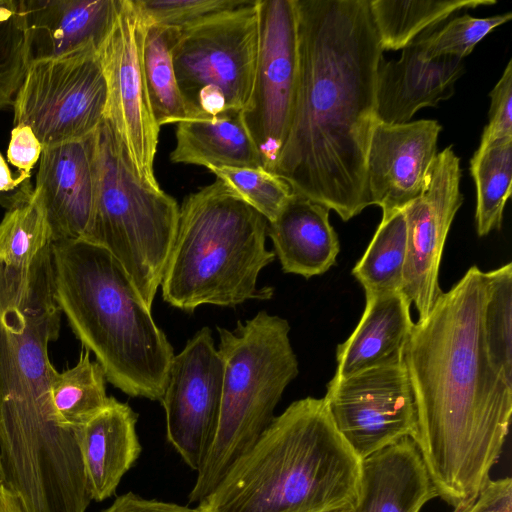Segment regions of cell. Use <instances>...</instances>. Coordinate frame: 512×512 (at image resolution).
<instances>
[{"label":"cell","instance_id":"6da1fadb","mask_svg":"<svg viewBox=\"0 0 512 512\" xmlns=\"http://www.w3.org/2000/svg\"><path fill=\"white\" fill-rule=\"evenodd\" d=\"M298 83L272 172L348 221L371 205L366 158L383 49L370 0H295Z\"/></svg>","mask_w":512,"mask_h":512},{"label":"cell","instance_id":"7a4b0ae2","mask_svg":"<svg viewBox=\"0 0 512 512\" xmlns=\"http://www.w3.org/2000/svg\"><path fill=\"white\" fill-rule=\"evenodd\" d=\"M486 272L471 266L414 323L403 362L418 415L416 444L437 494L474 500L497 462L512 413V378L493 363L483 327Z\"/></svg>","mask_w":512,"mask_h":512},{"label":"cell","instance_id":"3957f363","mask_svg":"<svg viewBox=\"0 0 512 512\" xmlns=\"http://www.w3.org/2000/svg\"><path fill=\"white\" fill-rule=\"evenodd\" d=\"M60 324L51 244L27 267L0 264V463L23 512H78L91 500L78 431L58 425L51 401Z\"/></svg>","mask_w":512,"mask_h":512},{"label":"cell","instance_id":"277c9868","mask_svg":"<svg viewBox=\"0 0 512 512\" xmlns=\"http://www.w3.org/2000/svg\"><path fill=\"white\" fill-rule=\"evenodd\" d=\"M361 460L336 430L324 398L292 402L197 505L199 512L353 509Z\"/></svg>","mask_w":512,"mask_h":512},{"label":"cell","instance_id":"5b68a950","mask_svg":"<svg viewBox=\"0 0 512 512\" xmlns=\"http://www.w3.org/2000/svg\"><path fill=\"white\" fill-rule=\"evenodd\" d=\"M51 255L56 303L106 380L130 397L160 401L174 350L122 266L82 239L52 242Z\"/></svg>","mask_w":512,"mask_h":512},{"label":"cell","instance_id":"8992f818","mask_svg":"<svg viewBox=\"0 0 512 512\" xmlns=\"http://www.w3.org/2000/svg\"><path fill=\"white\" fill-rule=\"evenodd\" d=\"M268 221L226 183L215 181L186 196L160 284L163 300L186 313L201 305L235 307L269 300L261 271L275 260L266 248Z\"/></svg>","mask_w":512,"mask_h":512},{"label":"cell","instance_id":"52a82bcc","mask_svg":"<svg viewBox=\"0 0 512 512\" xmlns=\"http://www.w3.org/2000/svg\"><path fill=\"white\" fill-rule=\"evenodd\" d=\"M223 362L220 415L215 437L197 471L189 503H199L274 419L287 386L298 376L289 322L259 311L234 329L217 326Z\"/></svg>","mask_w":512,"mask_h":512},{"label":"cell","instance_id":"ba28073f","mask_svg":"<svg viewBox=\"0 0 512 512\" xmlns=\"http://www.w3.org/2000/svg\"><path fill=\"white\" fill-rule=\"evenodd\" d=\"M95 200L82 240L107 250L151 309L175 240L179 208L136 175L111 124L94 133Z\"/></svg>","mask_w":512,"mask_h":512},{"label":"cell","instance_id":"9c48e42d","mask_svg":"<svg viewBox=\"0 0 512 512\" xmlns=\"http://www.w3.org/2000/svg\"><path fill=\"white\" fill-rule=\"evenodd\" d=\"M258 0L178 29L173 66L189 119L242 110L259 50Z\"/></svg>","mask_w":512,"mask_h":512},{"label":"cell","instance_id":"30bf717a","mask_svg":"<svg viewBox=\"0 0 512 512\" xmlns=\"http://www.w3.org/2000/svg\"><path fill=\"white\" fill-rule=\"evenodd\" d=\"M107 85L97 49L33 61L16 94L14 126L31 128L43 147L85 139L105 119Z\"/></svg>","mask_w":512,"mask_h":512},{"label":"cell","instance_id":"8fae6325","mask_svg":"<svg viewBox=\"0 0 512 512\" xmlns=\"http://www.w3.org/2000/svg\"><path fill=\"white\" fill-rule=\"evenodd\" d=\"M146 23L134 0H120L113 27L98 49L107 85L105 119L138 178L161 189L154 172L160 127L144 81L141 48Z\"/></svg>","mask_w":512,"mask_h":512},{"label":"cell","instance_id":"7c38bea8","mask_svg":"<svg viewBox=\"0 0 512 512\" xmlns=\"http://www.w3.org/2000/svg\"><path fill=\"white\" fill-rule=\"evenodd\" d=\"M259 50L250 97L241 110L245 127L272 172L287 137L298 83L295 0H258Z\"/></svg>","mask_w":512,"mask_h":512},{"label":"cell","instance_id":"4fadbf2b","mask_svg":"<svg viewBox=\"0 0 512 512\" xmlns=\"http://www.w3.org/2000/svg\"><path fill=\"white\" fill-rule=\"evenodd\" d=\"M323 398L336 430L360 460L402 439H417L416 400L404 362L334 375Z\"/></svg>","mask_w":512,"mask_h":512},{"label":"cell","instance_id":"5bb4252c","mask_svg":"<svg viewBox=\"0 0 512 512\" xmlns=\"http://www.w3.org/2000/svg\"><path fill=\"white\" fill-rule=\"evenodd\" d=\"M223 362L209 327L199 329L174 355L160 400L168 442L198 471L218 426Z\"/></svg>","mask_w":512,"mask_h":512},{"label":"cell","instance_id":"9a60e30c","mask_svg":"<svg viewBox=\"0 0 512 512\" xmlns=\"http://www.w3.org/2000/svg\"><path fill=\"white\" fill-rule=\"evenodd\" d=\"M460 159L452 146L438 152L420 195L404 209L407 241L401 292L425 319L443 292L438 275L444 244L463 203Z\"/></svg>","mask_w":512,"mask_h":512},{"label":"cell","instance_id":"2e32d148","mask_svg":"<svg viewBox=\"0 0 512 512\" xmlns=\"http://www.w3.org/2000/svg\"><path fill=\"white\" fill-rule=\"evenodd\" d=\"M441 130L436 120L375 122L366 158L371 205L379 206L382 213L402 210L420 195L438 153Z\"/></svg>","mask_w":512,"mask_h":512},{"label":"cell","instance_id":"e0dca14e","mask_svg":"<svg viewBox=\"0 0 512 512\" xmlns=\"http://www.w3.org/2000/svg\"><path fill=\"white\" fill-rule=\"evenodd\" d=\"M34 190L42 199L52 242L83 239L95 200L94 134L43 147Z\"/></svg>","mask_w":512,"mask_h":512},{"label":"cell","instance_id":"ac0fdd59","mask_svg":"<svg viewBox=\"0 0 512 512\" xmlns=\"http://www.w3.org/2000/svg\"><path fill=\"white\" fill-rule=\"evenodd\" d=\"M464 72V59H427L415 42L402 49L398 60L383 57L376 73V120L386 124L409 122L419 109L451 98Z\"/></svg>","mask_w":512,"mask_h":512},{"label":"cell","instance_id":"d6986e66","mask_svg":"<svg viewBox=\"0 0 512 512\" xmlns=\"http://www.w3.org/2000/svg\"><path fill=\"white\" fill-rule=\"evenodd\" d=\"M120 0H22L30 63L99 49Z\"/></svg>","mask_w":512,"mask_h":512},{"label":"cell","instance_id":"ffe728a7","mask_svg":"<svg viewBox=\"0 0 512 512\" xmlns=\"http://www.w3.org/2000/svg\"><path fill=\"white\" fill-rule=\"evenodd\" d=\"M436 496L416 442L405 438L361 460L357 503L349 512H419Z\"/></svg>","mask_w":512,"mask_h":512},{"label":"cell","instance_id":"44dd1931","mask_svg":"<svg viewBox=\"0 0 512 512\" xmlns=\"http://www.w3.org/2000/svg\"><path fill=\"white\" fill-rule=\"evenodd\" d=\"M138 414L109 397L106 406L78 431V444L92 500L115 494L142 447L136 432Z\"/></svg>","mask_w":512,"mask_h":512},{"label":"cell","instance_id":"7402d4cb","mask_svg":"<svg viewBox=\"0 0 512 512\" xmlns=\"http://www.w3.org/2000/svg\"><path fill=\"white\" fill-rule=\"evenodd\" d=\"M358 325L337 346L334 375L347 377L380 366L403 363L414 322L411 303L401 292L366 294Z\"/></svg>","mask_w":512,"mask_h":512},{"label":"cell","instance_id":"603a6c76","mask_svg":"<svg viewBox=\"0 0 512 512\" xmlns=\"http://www.w3.org/2000/svg\"><path fill=\"white\" fill-rule=\"evenodd\" d=\"M329 211L294 194L277 218L268 223L267 236L284 273L309 279L324 274L336 263L340 243L330 224Z\"/></svg>","mask_w":512,"mask_h":512},{"label":"cell","instance_id":"cb8c5ba5","mask_svg":"<svg viewBox=\"0 0 512 512\" xmlns=\"http://www.w3.org/2000/svg\"><path fill=\"white\" fill-rule=\"evenodd\" d=\"M175 136L176 144L170 154L174 164L263 167L241 110L182 121L177 124Z\"/></svg>","mask_w":512,"mask_h":512},{"label":"cell","instance_id":"d4e9b609","mask_svg":"<svg viewBox=\"0 0 512 512\" xmlns=\"http://www.w3.org/2000/svg\"><path fill=\"white\" fill-rule=\"evenodd\" d=\"M496 3L495 0H370V9L383 51H395L435 30L459 11Z\"/></svg>","mask_w":512,"mask_h":512},{"label":"cell","instance_id":"484cf974","mask_svg":"<svg viewBox=\"0 0 512 512\" xmlns=\"http://www.w3.org/2000/svg\"><path fill=\"white\" fill-rule=\"evenodd\" d=\"M177 35V28L146 23L141 48L142 69L152 113L159 127L189 119L171 54Z\"/></svg>","mask_w":512,"mask_h":512},{"label":"cell","instance_id":"4316f807","mask_svg":"<svg viewBox=\"0 0 512 512\" xmlns=\"http://www.w3.org/2000/svg\"><path fill=\"white\" fill-rule=\"evenodd\" d=\"M90 354L83 348L76 365L57 371L52 382V406L58 425L65 430L79 431L109 399L104 371Z\"/></svg>","mask_w":512,"mask_h":512},{"label":"cell","instance_id":"83f0119b","mask_svg":"<svg viewBox=\"0 0 512 512\" xmlns=\"http://www.w3.org/2000/svg\"><path fill=\"white\" fill-rule=\"evenodd\" d=\"M406 241L403 209L383 212L371 242L352 270L365 295L401 291Z\"/></svg>","mask_w":512,"mask_h":512},{"label":"cell","instance_id":"f1b7e54d","mask_svg":"<svg viewBox=\"0 0 512 512\" xmlns=\"http://www.w3.org/2000/svg\"><path fill=\"white\" fill-rule=\"evenodd\" d=\"M476 186V230L485 236L499 230L511 195L512 137L480 143L470 160Z\"/></svg>","mask_w":512,"mask_h":512},{"label":"cell","instance_id":"f546056e","mask_svg":"<svg viewBox=\"0 0 512 512\" xmlns=\"http://www.w3.org/2000/svg\"><path fill=\"white\" fill-rule=\"evenodd\" d=\"M52 243L51 230L39 193L6 210L0 221V264L27 267Z\"/></svg>","mask_w":512,"mask_h":512},{"label":"cell","instance_id":"4dcf8cb0","mask_svg":"<svg viewBox=\"0 0 512 512\" xmlns=\"http://www.w3.org/2000/svg\"><path fill=\"white\" fill-rule=\"evenodd\" d=\"M483 327L493 363L512 378V264L486 272Z\"/></svg>","mask_w":512,"mask_h":512},{"label":"cell","instance_id":"1f68e13d","mask_svg":"<svg viewBox=\"0 0 512 512\" xmlns=\"http://www.w3.org/2000/svg\"><path fill=\"white\" fill-rule=\"evenodd\" d=\"M29 64L22 0H0V109L13 106Z\"/></svg>","mask_w":512,"mask_h":512},{"label":"cell","instance_id":"d6a6232c","mask_svg":"<svg viewBox=\"0 0 512 512\" xmlns=\"http://www.w3.org/2000/svg\"><path fill=\"white\" fill-rule=\"evenodd\" d=\"M206 169L263 215L268 223L277 218L295 194L288 182L263 167L209 166Z\"/></svg>","mask_w":512,"mask_h":512},{"label":"cell","instance_id":"836d02e7","mask_svg":"<svg viewBox=\"0 0 512 512\" xmlns=\"http://www.w3.org/2000/svg\"><path fill=\"white\" fill-rule=\"evenodd\" d=\"M512 13L476 18L468 14L454 17L435 30L423 34L413 42L427 59L456 57L464 59L493 29L505 24Z\"/></svg>","mask_w":512,"mask_h":512},{"label":"cell","instance_id":"e575fe53","mask_svg":"<svg viewBox=\"0 0 512 512\" xmlns=\"http://www.w3.org/2000/svg\"><path fill=\"white\" fill-rule=\"evenodd\" d=\"M144 21L182 29L207 17L233 10L248 0H134Z\"/></svg>","mask_w":512,"mask_h":512},{"label":"cell","instance_id":"d590c367","mask_svg":"<svg viewBox=\"0 0 512 512\" xmlns=\"http://www.w3.org/2000/svg\"><path fill=\"white\" fill-rule=\"evenodd\" d=\"M491 104L488 124L480 143L512 137V61L509 60L502 76L489 93Z\"/></svg>","mask_w":512,"mask_h":512},{"label":"cell","instance_id":"8d00e7d4","mask_svg":"<svg viewBox=\"0 0 512 512\" xmlns=\"http://www.w3.org/2000/svg\"><path fill=\"white\" fill-rule=\"evenodd\" d=\"M42 150V144L30 127L14 126L7 149V159L19 173L31 175V170L39 161Z\"/></svg>","mask_w":512,"mask_h":512},{"label":"cell","instance_id":"74e56055","mask_svg":"<svg viewBox=\"0 0 512 512\" xmlns=\"http://www.w3.org/2000/svg\"><path fill=\"white\" fill-rule=\"evenodd\" d=\"M454 512H512L511 479H489L474 500L455 507Z\"/></svg>","mask_w":512,"mask_h":512},{"label":"cell","instance_id":"f35d334b","mask_svg":"<svg viewBox=\"0 0 512 512\" xmlns=\"http://www.w3.org/2000/svg\"><path fill=\"white\" fill-rule=\"evenodd\" d=\"M103 512H199L197 508L145 499L132 492L118 496Z\"/></svg>","mask_w":512,"mask_h":512},{"label":"cell","instance_id":"ab89813d","mask_svg":"<svg viewBox=\"0 0 512 512\" xmlns=\"http://www.w3.org/2000/svg\"><path fill=\"white\" fill-rule=\"evenodd\" d=\"M30 178L31 175L24 173H19V175L14 178L0 153V194L12 196L20 200L27 199L32 195L34 190Z\"/></svg>","mask_w":512,"mask_h":512},{"label":"cell","instance_id":"60d3db41","mask_svg":"<svg viewBox=\"0 0 512 512\" xmlns=\"http://www.w3.org/2000/svg\"><path fill=\"white\" fill-rule=\"evenodd\" d=\"M0 512H23L16 496L0 481Z\"/></svg>","mask_w":512,"mask_h":512},{"label":"cell","instance_id":"b9f144b4","mask_svg":"<svg viewBox=\"0 0 512 512\" xmlns=\"http://www.w3.org/2000/svg\"><path fill=\"white\" fill-rule=\"evenodd\" d=\"M21 201H23V200L17 199L12 196L0 194V206L5 208L6 210L12 208L14 205L18 204Z\"/></svg>","mask_w":512,"mask_h":512},{"label":"cell","instance_id":"7bdbcfd3","mask_svg":"<svg viewBox=\"0 0 512 512\" xmlns=\"http://www.w3.org/2000/svg\"><path fill=\"white\" fill-rule=\"evenodd\" d=\"M0 481H3V474H2V469H1V463H0Z\"/></svg>","mask_w":512,"mask_h":512},{"label":"cell","instance_id":"ee69618b","mask_svg":"<svg viewBox=\"0 0 512 512\" xmlns=\"http://www.w3.org/2000/svg\"><path fill=\"white\" fill-rule=\"evenodd\" d=\"M350 511V510H349ZM349 511H341V512H349Z\"/></svg>","mask_w":512,"mask_h":512}]
</instances>
